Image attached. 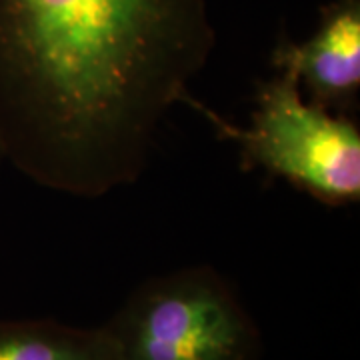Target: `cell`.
I'll return each instance as SVG.
<instances>
[{
    "label": "cell",
    "mask_w": 360,
    "mask_h": 360,
    "mask_svg": "<svg viewBox=\"0 0 360 360\" xmlns=\"http://www.w3.org/2000/svg\"><path fill=\"white\" fill-rule=\"evenodd\" d=\"M208 0H0V141L46 191L134 184L214 51Z\"/></svg>",
    "instance_id": "6da1fadb"
},
{
    "label": "cell",
    "mask_w": 360,
    "mask_h": 360,
    "mask_svg": "<svg viewBox=\"0 0 360 360\" xmlns=\"http://www.w3.org/2000/svg\"><path fill=\"white\" fill-rule=\"evenodd\" d=\"M103 328L112 360H260L264 348L234 286L208 264L146 278Z\"/></svg>",
    "instance_id": "7a4b0ae2"
},
{
    "label": "cell",
    "mask_w": 360,
    "mask_h": 360,
    "mask_svg": "<svg viewBox=\"0 0 360 360\" xmlns=\"http://www.w3.org/2000/svg\"><path fill=\"white\" fill-rule=\"evenodd\" d=\"M0 360H112L101 326L80 328L51 319L0 321Z\"/></svg>",
    "instance_id": "5b68a950"
},
{
    "label": "cell",
    "mask_w": 360,
    "mask_h": 360,
    "mask_svg": "<svg viewBox=\"0 0 360 360\" xmlns=\"http://www.w3.org/2000/svg\"><path fill=\"white\" fill-rule=\"evenodd\" d=\"M246 127H236L186 96L219 136L238 144L245 167L262 168L330 206L360 200V130L348 116L307 101L288 72L258 86Z\"/></svg>",
    "instance_id": "3957f363"
},
{
    "label": "cell",
    "mask_w": 360,
    "mask_h": 360,
    "mask_svg": "<svg viewBox=\"0 0 360 360\" xmlns=\"http://www.w3.org/2000/svg\"><path fill=\"white\" fill-rule=\"evenodd\" d=\"M272 65L292 75L312 103L330 108L354 101L360 89V0L322 6L316 30L304 42L281 40Z\"/></svg>",
    "instance_id": "277c9868"
},
{
    "label": "cell",
    "mask_w": 360,
    "mask_h": 360,
    "mask_svg": "<svg viewBox=\"0 0 360 360\" xmlns=\"http://www.w3.org/2000/svg\"><path fill=\"white\" fill-rule=\"evenodd\" d=\"M6 162V155H4V146H2V141H0V168H2V165Z\"/></svg>",
    "instance_id": "8992f818"
}]
</instances>
